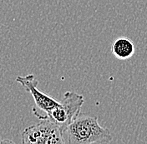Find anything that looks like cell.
<instances>
[{"label":"cell","mask_w":147,"mask_h":144,"mask_svg":"<svg viewBox=\"0 0 147 144\" xmlns=\"http://www.w3.org/2000/svg\"><path fill=\"white\" fill-rule=\"evenodd\" d=\"M64 143H110L113 140L110 131L100 126L98 117H77L63 132Z\"/></svg>","instance_id":"6da1fadb"},{"label":"cell","mask_w":147,"mask_h":144,"mask_svg":"<svg viewBox=\"0 0 147 144\" xmlns=\"http://www.w3.org/2000/svg\"><path fill=\"white\" fill-rule=\"evenodd\" d=\"M84 102L83 95L73 91H67L59 106L48 113L47 119L55 123L64 132V129L80 116Z\"/></svg>","instance_id":"7a4b0ae2"},{"label":"cell","mask_w":147,"mask_h":144,"mask_svg":"<svg viewBox=\"0 0 147 144\" xmlns=\"http://www.w3.org/2000/svg\"><path fill=\"white\" fill-rule=\"evenodd\" d=\"M23 143H64L63 131L55 123L46 119L42 123L28 127L22 133Z\"/></svg>","instance_id":"3957f363"},{"label":"cell","mask_w":147,"mask_h":144,"mask_svg":"<svg viewBox=\"0 0 147 144\" xmlns=\"http://www.w3.org/2000/svg\"><path fill=\"white\" fill-rule=\"evenodd\" d=\"M16 82L28 92L35 102L33 108V113L41 120H46L48 113L54 108L59 106V102L56 101L52 97L44 93L38 88V81L34 74H28L25 76H18Z\"/></svg>","instance_id":"277c9868"},{"label":"cell","mask_w":147,"mask_h":144,"mask_svg":"<svg viewBox=\"0 0 147 144\" xmlns=\"http://www.w3.org/2000/svg\"><path fill=\"white\" fill-rule=\"evenodd\" d=\"M111 53L117 59L127 60L136 53V46L128 38L119 37L113 42Z\"/></svg>","instance_id":"5b68a950"}]
</instances>
